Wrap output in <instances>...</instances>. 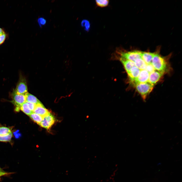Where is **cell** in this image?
<instances>
[{
	"mask_svg": "<svg viewBox=\"0 0 182 182\" xmlns=\"http://www.w3.org/2000/svg\"><path fill=\"white\" fill-rule=\"evenodd\" d=\"M152 63L156 71L163 73L166 71L167 68V63L164 58L158 53H155Z\"/></svg>",
	"mask_w": 182,
	"mask_h": 182,
	"instance_id": "cell-1",
	"label": "cell"
},
{
	"mask_svg": "<svg viewBox=\"0 0 182 182\" xmlns=\"http://www.w3.org/2000/svg\"><path fill=\"white\" fill-rule=\"evenodd\" d=\"M134 85L138 92L143 100H145L147 96L153 90L154 85L147 82L137 84Z\"/></svg>",
	"mask_w": 182,
	"mask_h": 182,
	"instance_id": "cell-2",
	"label": "cell"
},
{
	"mask_svg": "<svg viewBox=\"0 0 182 182\" xmlns=\"http://www.w3.org/2000/svg\"><path fill=\"white\" fill-rule=\"evenodd\" d=\"M118 57H121L126 59L134 61L137 58L141 57V51H132L124 52L119 50L117 51Z\"/></svg>",
	"mask_w": 182,
	"mask_h": 182,
	"instance_id": "cell-3",
	"label": "cell"
},
{
	"mask_svg": "<svg viewBox=\"0 0 182 182\" xmlns=\"http://www.w3.org/2000/svg\"><path fill=\"white\" fill-rule=\"evenodd\" d=\"M11 95L12 99V102L16 107L15 110L18 111L20 110L21 106L26 102V95L17 94L14 90Z\"/></svg>",
	"mask_w": 182,
	"mask_h": 182,
	"instance_id": "cell-4",
	"label": "cell"
},
{
	"mask_svg": "<svg viewBox=\"0 0 182 182\" xmlns=\"http://www.w3.org/2000/svg\"><path fill=\"white\" fill-rule=\"evenodd\" d=\"M15 92L19 94L26 95L28 92V87L26 80L24 77L20 75Z\"/></svg>",
	"mask_w": 182,
	"mask_h": 182,
	"instance_id": "cell-5",
	"label": "cell"
},
{
	"mask_svg": "<svg viewBox=\"0 0 182 182\" xmlns=\"http://www.w3.org/2000/svg\"><path fill=\"white\" fill-rule=\"evenodd\" d=\"M55 120L54 116L50 113L43 117L42 121L39 125L42 127L48 129L54 124Z\"/></svg>",
	"mask_w": 182,
	"mask_h": 182,
	"instance_id": "cell-6",
	"label": "cell"
},
{
	"mask_svg": "<svg viewBox=\"0 0 182 182\" xmlns=\"http://www.w3.org/2000/svg\"><path fill=\"white\" fill-rule=\"evenodd\" d=\"M164 73L156 71L153 72L150 74L148 82L154 85L159 80Z\"/></svg>",
	"mask_w": 182,
	"mask_h": 182,
	"instance_id": "cell-7",
	"label": "cell"
},
{
	"mask_svg": "<svg viewBox=\"0 0 182 182\" xmlns=\"http://www.w3.org/2000/svg\"><path fill=\"white\" fill-rule=\"evenodd\" d=\"M33 112L43 117L50 113L49 111L40 103L36 105Z\"/></svg>",
	"mask_w": 182,
	"mask_h": 182,
	"instance_id": "cell-8",
	"label": "cell"
},
{
	"mask_svg": "<svg viewBox=\"0 0 182 182\" xmlns=\"http://www.w3.org/2000/svg\"><path fill=\"white\" fill-rule=\"evenodd\" d=\"M155 54V53L141 52V56L145 63L149 64L152 63V59Z\"/></svg>",
	"mask_w": 182,
	"mask_h": 182,
	"instance_id": "cell-9",
	"label": "cell"
},
{
	"mask_svg": "<svg viewBox=\"0 0 182 182\" xmlns=\"http://www.w3.org/2000/svg\"><path fill=\"white\" fill-rule=\"evenodd\" d=\"M118 59L123 65L126 72H128L134 65L133 61L121 57H118Z\"/></svg>",
	"mask_w": 182,
	"mask_h": 182,
	"instance_id": "cell-10",
	"label": "cell"
},
{
	"mask_svg": "<svg viewBox=\"0 0 182 182\" xmlns=\"http://www.w3.org/2000/svg\"><path fill=\"white\" fill-rule=\"evenodd\" d=\"M133 62L134 65L139 69L140 71L142 70H146V68L148 64L145 63L141 57L137 58Z\"/></svg>",
	"mask_w": 182,
	"mask_h": 182,
	"instance_id": "cell-11",
	"label": "cell"
},
{
	"mask_svg": "<svg viewBox=\"0 0 182 182\" xmlns=\"http://www.w3.org/2000/svg\"><path fill=\"white\" fill-rule=\"evenodd\" d=\"M26 102L36 105L41 102L35 96L28 92L26 94Z\"/></svg>",
	"mask_w": 182,
	"mask_h": 182,
	"instance_id": "cell-12",
	"label": "cell"
},
{
	"mask_svg": "<svg viewBox=\"0 0 182 182\" xmlns=\"http://www.w3.org/2000/svg\"><path fill=\"white\" fill-rule=\"evenodd\" d=\"M29 116L34 122L39 125L42 121L43 118L41 116L34 112H33Z\"/></svg>",
	"mask_w": 182,
	"mask_h": 182,
	"instance_id": "cell-13",
	"label": "cell"
},
{
	"mask_svg": "<svg viewBox=\"0 0 182 182\" xmlns=\"http://www.w3.org/2000/svg\"><path fill=\"white\" fill-rule=\"evenodd\" d=\"M20 109L26 114L29 116L33 112L29 109L26 102L21 106Z\"/></svg>",
	"mask_w": 182,
	"mask_h": 182,
	"instance_id": "cell-14",
	"label": "cell"
},
{
	"mask_svg": "<svg viewBox=\"0 0 182 182\" xmlns=\"http://www.w3.org/2000/svg\"><path fill=\"white\" fill-rule=\"evenodd\" d=\"M12 136V132L6 135H0V141L10 142L11 140Z\"/></svg>",
	"mask_w": 182,
	"mask_h": 182,
	"instance_id": "cell-15",
	"label": "cell"
},
{
	"mask_svg": "<svg viewBox=\"0 0 182 182\" xmlns=\"http://www.w3.org/2000/svg\"><path fill=\"white\" fill-rule=\"evenodd\" d=\"M95 1L97 6L102 7L107 6L109 3L108 0H96Z\"/></svg>",
	"mask_w": 182,
	"mask_h": 182,
	"instance_id": "cell-16",
	"label": "cell"
},
{
	"mask_svg": "<svg viewBox=\"0 0 182 182\" xmlns=\"http://www.w3.org/2000/svg\"><path fill=\"white\" fill-rule=\"evenodd\" d=\"M81 25L85 30L87 31H89L90 28V24L88 20H83L81 22Z\"/></svg>",
	"mask_w": 182,
	"mask_h": 182,
	"instance_id": "cell-17",
	"label": "cell"
},
{
	"mask_svg": "<svg viewBox=\"0 0 182 182\" xmlns=\"http://www.w3.org/2000/svg\"><path fill=\"white\" fill-rule=\"evenodd\" d=\"M11 132L10 129L9 128L5 127H0V135H6Z\"/></svg>",
	"mask_w": 182,
	"mask_h": 182,
	"instance_id": "cell-18",
	"label": "cell"
},
{
	"mask_svg": "<svg viewBox=\"0 0 182 182\" xmlns=\"http://www.w3.org/2000/svg\"><path fill=\"white\" fill-rule=\"evenodd\" d=\"M30 109L33 112L36 105L30 102H26Z\"/></svg>",
	"mask_w": 182,
	"mask_h": 182,
	"instance_id": "cell-19",
	"label": "cell"
},
{
	"mask_svg": "<svg viewBox=\"0 0 182 182\" xmlns=\"http://www.w3.org/2000/svg\"><path fill=\"white\" fill-rule=\"evenodd\" d=\"M7 36V35L6 33L3 35L0 36V45L4 42Z\"/></svg>",
	"mask_w": 182,
	"mask_h": 182,
	"instance_id": "cell-20",
	"label": "cell"
},
{
	"mask_svg": "<svg viewBox=\"0 0 182 182\" xmlns=\"http://www.w3.org/2000/svg\"><path fill=\"white\" fill-rule=\"evenodd\" d=\"M38 24L40 26L45 25L46 23V20L43 18H40L38 19Z\"/></svg>",
	"mask_w": 182,
	"mask_h": 182,
	"instance_id": "cell-21",
	"label": "cell"
},
{
	"mask_svg": "<svg viewBox=\"0 0 182 182\" xmlns=\"http://www.w3.org/2000/svg\"><path fill=\"white\" fill-rule=\"evenodd\" d=\"M15 138L16 139H18L21 136V134L19 132V130H18L13 132Z\"/></svg>",
	"mask_w": 182,
	"mask_h": 182,
	"instance_id": "cell-22",
	"label": "cell"
},
{
	"mask_svg": "<svg viewBox=\"0 0 182 182\" xmlns=\"http://www.w3.org/2000/svg\"><path fill=\"white\" fill-rule=\"evenodd\" d=\"M8 173L6 172H5L2 170L0 168V176L5 175Z\"/></svg>",
	"mask_w": 182,
	"mask_h": 182,
	"instance_id": "cell-23",
	"label": "cell"
},
{
	"mask_svg": "<svg viewBox=\"0 0 182 182\" xmlns=\"http://www.w3.org/2000/svg\"><path fill=\"white\" fill-rule=\"evenodd\" d=\"M6 33L3 29L0 28V36L3 35Z\"/></svg>",
	"mask_w": 182,
	"mask_h": 182,
	"instance_id": "cell-24",
	"label": "cell"
}]
</instances>
